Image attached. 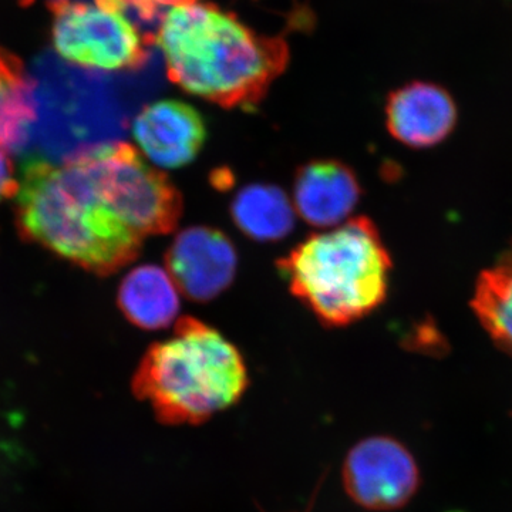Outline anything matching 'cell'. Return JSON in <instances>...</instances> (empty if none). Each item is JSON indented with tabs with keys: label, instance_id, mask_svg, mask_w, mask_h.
I'll list each match as a JSON object with an SVG mask.
<instances>
[{
	"label": "cell",
	"instance_id": "cell-9",
	"mask_svg": "<svg viewBox=\"0 0 512 512\" xmlns=\"http://www.w3.org/2000/svg\"><path fill=\"white\" fill-rule=\"evenodd\" d=\"M386 127L394 140L410 148L439 146L457 126L456 101L440 84L414 80L386 100Z\"/></svg>",
	"mask_w": 512,
	"mask_h": 512
},
{
	"label": "cell",
	"instance_id": "cell-11",
	"mask_svg": "<svg viewBox=\"0 0 512 512\" xmlns=\"http://www.w3.org/2000/svg\"><path fill=\"white\" fill-rule=\"evenodd\" d=\"M117 303L128 322L137 328L165 329L180 311V289L165 269L141 265L124 276Z\"/></svg>",
	"mask_w": 512,
	"mask_h": 512
},
{
	"label": "cell",
	"instance_id": "cell-12",
	"mask_svg": "<svg viewBox=\"0 0 512 512\" xmlns=\"http://www.w3.org/2000/svg\"><path fill=\"white\" fill-rule=\"evenodd\" d=\"M229 211L238 229L259 242L281 241L295 225V207L275 185H247L235 195Z\"/></svg>",
	"mask_w": 512,
	"mask_h": 512
},
{
	"label": "cell",
	"instance_id": "cell-15",
	"mask_svg": "<svg viewBox=\"0 0 512 512\" xmlns=\"http://www.w3.org/2000/svg\"><path fill=\"white\" fill-rule=\"evenodd\" d=\"M19 180L15 177V167L8 151L0 148V202L18 195Z\"/></svg>",
	"mask_w": 512,
	"mask_h": 512
},
{
	"label": "cell",
	"instance_id": "cell-4",
	"mask_svg": "<svg viewBox=\"0 0 512 512\" xmlns=\"http://www.w3.org/2000/svg\"><path fill=\"white\" fill-rule=\"evenodd\" d=\"M392 266L379 229L366 217L311 235L279 261L295 298L332 328L383 305Z\"/></svg>",
	"mask_w": 512,
	"mask_h": 512
},
{
	"label": "cell",
	"instance_id": "cell-13",
	"mask_svg": "<svg viewBox=\"0 0 512 512\" xmlns=\"http://www.w3.org/2000/svg\"><path fill=\"white\" fill-rule=\"evenodd\" d=\"M470 306L495 345L512 355V242L478 275Z\"/></svg>",
	"mask_w": 512,
	"mask_h": 512
},
{
	"label": "cell",
	"instance_id": "cell-2",
	"mask_svg": "<svg viewBox=\"0 0 512 512\" xmlns=\"http://www.w3.org/2000/svg\"><path fill=\"white\" fill-rule=\"evenodd\" d=\"M157 43L171 82L225 109H254L289 62L282 37L259 35L234 13L198 0L161 15Z\"/></svg>",
	"mask_w": 512,
	"mask_h": 512
},
{
	"label": "cell",
	"instance_id": "cell-10",
	"mask_svg": "<svg viewBox=\"0 0 512 512\" xmlns=\"http://www.w3.org/2000/svg\"><path fill=\"white\" fill-rule=\"evenodd\" d=\"M362 187L355 171L338 160L303 165L293 183L296 214L312 227L335 228L348 220L359 204Z\"/></svg>",
	"mask_w": 512,
	"mask_h": 512
},
{
	"label": "cell",
	"instance_id": "cell-3",
	"mask_svg": "<svg viewBox=\"0 0 512 512\" xmlns=\"http://www.w3.org/2000/svg\"><path fill=\"white\" fill-rule=\"evenodd\" d=\"M249 387L244 356L217 329L183 318L138 363L131 390L163 426H201L241 402Z\"/></svg>",
	"mask_w": 512,
	"mask_h": 512
},
{
	"label": "cell",
	"instance_id": "cell-8",
	"mask_svg": "<svg viewBox=\"0 0 512 512\" xmlns=\"http://www.w3.org/2000/svg\"><path fill=\"white\" fill-rule=\"evenodd\" d=\"M133 137L156 167H184L195 160L207 138L200 111L180 100L148 104L133 121Z\"/></svg>",
	"mask_w": 512,
	"mask_h": 512
},
{
	"label": "cell",
	"instance_id": "cell-7",
	"mask_svg": "<svg viewBox=\"0 0 512 512\" xmlns=\"http://www.w3.org/2000/svg\"><path fill=\"white\" fill-rule=\"evenodd\" d=\"M167 271L180 292L192 301L217 298L237 275V249L220 229L190 227L168 248Z\"/></svg>",
	"mask_w": 512,
	"mask_h": 512
},
{
	"label": "cell",
	"instance_id": "cell-6",
	"mask_svg": "<svg viewBox=\"0 0 512 512\" xmlns=\"http://www.w3.org/2000/svg\"><path fill=\"white\" fill-rule=\"evenodd\" d=\"M420 481L416 458L394 437L380 434L357 441L343 460V488L363 510H400L419 491Z\"/></svg>",
	"mask_w": 512,
	"mask_h": 512
},
{
	"label": "cell",
	"instance_id": "cell-5",
	"mask_svg": "<svg viewBox=\"0 0 512 512\" xmlns=\"http://www.w3.org/2000/svg\"><path fill=\"white\" fill-rule=\"evenodd\" d=\"M52 40L62 59L83 69L120 72L143 67L148 42L120 10L84 0H52Z\"/></svg>",
	"mask_w": 512,
	"mask_h": 512
},
{
	"label": "cell",
	"instance_id": "cell-14",
	"mask_svg": "<svg viewBox=\"0 0 512 512\" xmlns=\"http://www.w3.org/2000/svg\"><path fill=\"white\" fill-rule=\"evenodd\" d=\"M36 120L32 83L19 60L0 47V148L18 153Z\"/></svg>",
	"mask_w": 512,
	"mask_h": 512
},
{
	"label": "cell",
	"instance_id": "cell-16",
	"mask_svg": "<svg viewBox=\"0 0 512 512\" xmlns=\"http://www.w3.org/2000/svg\"><path fill=\"white\" fill-rule=\"evenodd\" d=\"M20 2H22L23 5H28V3L32 2V0H20Z\"/></svg>",
	"mask_w": 512,
	"mask_h": 512
},
{
	"label": "cell",
	"instance_id": "cell-1",
	"mask_svg": "<svg viewBox=\"0 0 512 512\" xmlns=\"http://www.w3.org/2000/svg\"><path fill=\"white\" fill-rule=\"evenodd\" d=\"M183 198L127 143L86 148L56 164L30 158L16 195L20 232L97 275L140 255L143 241L173 231Z\"/></svg>",
	"mask_w": 512,
	"mask_h": 512
}]
</instances>
